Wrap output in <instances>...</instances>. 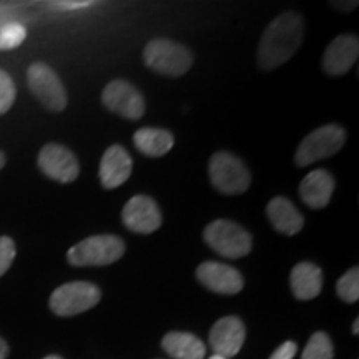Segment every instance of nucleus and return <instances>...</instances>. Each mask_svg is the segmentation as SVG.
Returning <instances> with one entry per match:
<instances>
[{
	"mask_svg": "<svg viewBox=\"0 0 359 359\" xmlns=\"http://www.w3.org/2000/svg\"><path fill=\"white\" fill-rule=\"evenodd\" d=\"M125 253V243L115 235H95L74 245L67 253L72 266H107L118 262Z\"/></svg>",
	"mask_w": 359,
	"mask_h": 359,
	"instance_id": "7ed1b4c3",
	"label": "nucleus"
},
{
	"mask_svg": "<svg viewBox=\"0 0 359 359\" xmlns=\"http://www.w3.org/2000/svg\"><path fill=\"white\" fill-rule=\"evenodd\" d=\"M6 161H7V158H6V155L2 154V151H0V170H2L4 167H6Z\"/></svg>",
	"mask_w": 359,
	"mask_h": 359,
	"instance_id": "7c9ffc66",
	"label": "nucleus"
},
{
	"mask_svg": "<svg viewBox=\"0 0 359 359\" xmlns=\"http://www.w3.org/2000/svg\"><path fill=\"white\" fill-rule=\"evenodd\" d=\"M17 97L15 83L7 72L0 70V115L7 114L12 109Z\"/></svg>",
	"mask_w": 359,
	"mask_h": 359,
	"instance_id": "b1692460",
	"label": "nucleus"
},
{
	"mask_svg": "<svg viewBox=\"0 0 359 359\" xmlns=\"http://www.w3.org/2000/svg\"><path fill=\"white\" fill-rule=\"evenodd\" d=\"M266 213L269 223L281 235L293 236L296 233H299L304 224L303 215L298 212V208L290 200L283 198V196H276V198L269 201L266 206Z\"/></svg>",
	"mask_w": 359,
	"mask_h": 359,
	"instance_id": "f3484780",
	"label": "nucleus"
},
{
	"mask_svg": "<svg viewBox=\"0 0 359 359\" xmlns=\"http://www.w3.org/2000/svg\"><path fill=\"white\" fill-rule=\"evenodd\" d=\"M246 330L238 316H224L215 323L210 331V344L217 356L230 359L240 353L245 343Z\"/></svg>",
	"mask_w": 359,
	"mask_h": 359,
	"instance_id": "ddd939ff",
	"label": "nucleus"
},
{
	"mask_svg": "<svg viewBox=\"0 0 359 359\" xmlns=\"http://www.w3.org/2000/svg\"><path fill=\"white\" fill-rule=\"evenodd\" d=\"M27 82H29L32 93L45 109L55 111V114L65 110L67 102H69L67 90L60 77L50 67L42 64V62L30 65L29 72H27Z\"/></svg>",
	"mask_w": 359,
	"mask_h": 359,
	"instance_id": "6e6552de",
	"label": "nucleus"
},
{
	"mask_svg": "<svg viewBox=\"0 0 359 359\" xmlns=\"http://www.w3.org/2000/svg\"><path fill=\"white\" fill-rule=\"evenodd\" d=\"M43 359H62V358H58V356H47V358H43Z\"/></svg>",
	"mask_w": 359,
	"mask_h": 359,
	"instance_id": "473e14b6",
	"label": "nucleus"
},
{
	"mask_svg": "<svg viewBox=\"0 0 359 359\" xmlns=\"http://www.w3.org/2000/svg\"><path fill=\"white\" fill-rule=\"evenodd\" d=\"M346 142V132L339 125H325L313 130L299 143L294 155V163L298 167H308L316 161L326 160L343 148Z\"/></svg>",
	"mask_w": 359,
	"mask_h": 359,
	"instance_id": "39448f33",
	"label": "nucleus"
},
{
	"mask_svg": "<svg viewBox=\"0 0 359 359\" xmlns=\"http://www.w3.org/2000/svg\"><path fill=\"white\" fill-rule=\"evenodd\" d=\"M133 143L140 154L158 158V156L167 155L172 150L175 145V138L168 130L145 127L135 132Z\"/></svg>",
	"mask_w": 359,
	"mask_h": 359,
	"instance_id": "aec40b11",
	"label": "nucleus"
},
{
	"mask_svg": "<svg viewBox=\"0 0 359 359\" xmlns=\"http://www.w3.org/2000/svg\"><path fill=\"white\" fill-rule=\"evenodd\" d=\"M132 156L122 145H111L107 148V151L102 156L100 170H98V177H100L103 188L114 190V188L123 185L132 175Z\"/></svg>",
	"mask_w": 359,
	"mask_h": 359,
	"instance_id": "2eb2a0df",
	"label": "nucleus"
},
{
	"mask_svg": "<svg viewBox=\"0 0 359 359\" xmlns=\"http://www.w3.org/2000/svg\"><path fill=\"white\" fill-rule=\"evenodd\" d=\"M7 356H8V346L6 341L0 338V359H7Z\"/></svg>",
	"mask_w": 359,
	"mask_h": 359,
	"instance_id": "c85d7f7f",
	"label": "nucleus"
},
{
	"mask_svg": "<svg viewBox=\"0 0 359 359\" xmlns=\"http://www.w3.org/2000/svg\"><path fill=\"white\" fill-rule=\"evenodd\" d=\"M52 6H57L62 11H74V8H83L92 6V2H85V0H82V2H55Z\"/></svg>",
	"mask_w": 359,
	"mask_h": 359,
	"instance_id": "bb28decb",
	"label": "nucleus"
},
{
	"mask_svg": "<svg viewBox=\"0 0 359 359\" xmlns=\"http://www.w3.org/2000/svg\"><path fill=\"white\" fill-rule=\"evenodd\" d=\"M161 346L173 359H205L206 348L198 336L172 331L161 339Z\"/></svg>",
	"mask_w": 359,
	"mask_h": 359,
	"instance_id": "6ab92c4d",
	"label": "nucleus"
},
{
	"mask_svg": "<svg viewBox=\"0 0 359 359\" xmlns=\"http://www.w3.org/2000/svg\"><path fill=\"white\" fill-rule=\"evenodd\" d=\"M203 238L206 245L223 258H243L253 248V238L250 233L230 219H215L205 228Z\"/></svg>",
	"mask_w": 359,
	"mask_h": 359,
	"instance_id": "20e7f679",
	"label": "nucleus"
},
{
	"mask_svg": "<svg viewBox=\"0 0 359 359\" xmlns=\"http://www.w3.org/2000/svg\"><path fill=\"white\" fill-rule=\"evenodd\" d=\"M353 334H359V318L354 320V325H353Z\"/></svg>",
	"mask_w": 359,
	"mask_h": 359,
	"instance_id": "c756f323",
	"label": "nucleus"
},
{
	"mask_svg": "<svg viewBox=\"0 0 359 359\" xmlns=\"http://www.w3.org/2000/svg\"><path fill=\"white\" fill-rule=\"evenodd\" d=\"M331 6H338L336 8H341V11H354V8H356V6L358 4L356 2H348V4H344V2H336V4H331Z\"/></svg>",
	"mask_w": 359,
	"mask_h": 359,
	"instance_id": "cd10ccee",
	"label": "nucleus"
},
{
	"mask_svg": "<svg viewBox=\"0 0 359 359\" xmlns=\"http://www.w3.org/2000/svg\"><path fill=\"white\" fill-rule=\"evenodd\" d=\"M210 359H224V358H222V356H217V354H213V356L210 358Z\"/></svg>",
	"mask_w": 359,
	"mask_h": 359,
	"instance_id": "2f4dec72",
	"label": "nucleus"
},
{
	"mask_svg": "<svg viewBox=\"0 0 359 359\" xmlns=\"http://www.w3.org/2000/svg\"><path fill=\"white\" fill-rule=\"evenodd\" d=\"M291 291L298 299L308 302L316 298L323 290V271L318 264L303 262L293 268L290 276Z\"/></svg>",
	"mask_w": 359,
	"mask_h": 359,
	"instance_id": "a211bd4d",
	"label": "nucleus"
},
{
	"mask_svg": "<svg viewBox=\"0 0 359 359\" xmlns=\"http://www.w3.org/2000/svg\"><path fill=\"white\" fill-rule=\"evenodd\" d=\"M27 39V30L22 24L12 22L0 29V50H12L24 43Z\"/></svg>",
	"mask_w": 359,
	"mask_h": 359,
	"instance_id": "5701e85b",
	"label": "nucleus"
},
{
	"mask_svg": "<svg viewBox=\"0 0 359 359\" xmlns=\"http://www.w3.org/2000/svg\"><path fill=\"white\" fill-rule=\"evenodd\" d=\"M334 358V348L331 343L330 336L323 331L314 333L309 338L306 348L302 354V359H333Z\"/></svg>",
	"mask_w": 359,
	"mask_h": 359,
	"instance_id": "412c9836",
	"label": "nucleus"
},
{
	"mask_svg": "<svg viewBox=\"0 0 359 359\" xmlns=\"http://www.w3.org/2000/svg\"><path fill=\"white\" fill-rule=\"evenodd\" d=\"M39 168L48 178L60 183H72L79 178L80 165L69 148L58 143H47L39 154Z\"/></svg>",
	"mask_w": 359,
	"mask_h": 359,
	"instance_id": "9d476101",
	"label": "nucleus"
},
{
	"mask_svg": "<svg viewBox=\"0 0 359 359\" xmlns=\"http://www.w3.org/2000/svg\"><path fill=\"white\" fill-rule=\"evenodd\" d=\"M210 180L223 195H241L251 185V175L236 155L218 151L210 160Z\"/></svg>",
	"mask_w": 359,
	"mask_h": 359,
	"instance_id": "423d86ee",
	"label": "nucleus"
},
{
	"mask_svg": "<svg viewBox=\"0 0 359 359\" xmlns=\"http://www.w3.org/2000/svg\"><path fill=\"white\" fill-rule=\"evenodd\" d=\"M296 353H298L296 343H293V341H286V343H283L281 346L269 356V359H293Z\"/></svg>",
	"mask_w": 359,
	"mask_h": 359,
	"instance_id": "a878e982",
	"label": "nucleus"
},
{
	"mask_svg": "<svg viewBox=\"0 0 359 359\" xmlns=\"http://www.w3.org/2000/svg\"><path fill=\"white\" fill-rule=\"evenodd\" d=\"M336 293L344 303H356L359 299V269L354 266L344 273L336 283Z\"/></svg>",
	"mask_w": 359,
	"mask_h": 359,
	"instance_id": "4be33fe9",
	"label": "nucleus"
},
{
	"mask_svg": "<svg viewBox=\"0 0 359 359\" xmlns=\"http://www.w3.org/2000/svg\"><path fill=\"white\" fill-rule=\"evenodd\" d=\"M196 278L205 288L218 294H236L243 290L245 280L233 266L218 262H205L196 269Z\"/></svg>",
	"mask_w": 359,
	"mask_h": 359,
	"instance_id": "f8f14e48",
	"label": "nucleus"
},
{
	"mask_svg": "<svg viewBox=\"0 0 359 359\" xmlns=\"http://www.w3.org/2000/svg\"><path fill=\"white\" fill-rule=\"evenodd\" d=\"M334 191V178L326 170L318 168L309 172L299 185V195L309 208H325Z\"/></svg>",
	"mask_w": 359,
	"mask_h": 359,
	"instance_id": "dca6fc26",
	"label": "nucleus"
},
{
	"mask_svg": "<svg viewBox=\"0 0 359 359\" xmlns=\"http://www.w3.org/2000/svg\"><path fill=\"white\" fill-rule=\"evenodd\" d=\"M303 19L296 12L278 15L264 30L258 47V65L263 70L281 67L294 55L303 42Z\"/></svg>",
	"mask_w": 359,
	"mask_h": 359,
	"instance_id": "f257e3e1",
	"label": "nucleus"
},
{
	"mask_svg": "<svg viewBox=\"0 0 359 359\" xmlns=\"http://www.w3.org/2000/svg\"><path fill=\"white\" fill-rule=\"evenodd\" d=\"M15 255V241L11 236H0V276L6 275L7 269L12 266Z\"/></svg>",
	"mask_w": 359,
	"mask_h": 359,
	"instance_id": "393cba45",
	"label": "nucleus"
},
{
	"mask_svg": "<svg viewBox=\"0 0 359 359\" xmlns=\"http://www.w3.org/2000/svg\"><path fill=\"white\" fill-rule=\"evenodd\" d=\"M143 62L148 69L167 77H182L193 65V55L185 45L168 39H155L147 43Z\"/></svg>",
	"mask_w": 359,
	"mask_h": 359,
	"instance_id": "f03ea898",
	"label": "nucleus"
},
{
	"mask_svg": "<svg viewBox=\"0 0 359 359\" xmlns=\"http://www.w3.org/2000/svg\"><path fill=\"white\" fill-rule=\"evenodd\" d=\"M123 224L138 235H150L161 226V212L150 196L137 195L123 206Z\"/></svg>",
	"mask_w": 359,
	"mask_h": 359,
	"instance_id": "9b49d317",
	"label": "nucleus"
},
{
	"mask_svg": "<svg viewBox=\"0 0 359 359\" xmlns=\"http://www.w3.org/2000/svg\"><path fill=\"white\" fill-rule=\"evenodd\" d=\"M102 103L107 110L127 120H138L145 114V100L135 85L125 80H114L103 88Z\"/></svg>",
	"mask_w": 359,
	"mask_h": 359,
	"instance_id": "1a4fd4ad",
	"label": "nucleus"
},
{
	"mask_svg": "<svg viewBox=\"0 0 359 359\" xmlns=\"http://www.w3.org/2000/svg\"><path fill=\"white\" fill-rule=\"evenodd\" d=\"M102 291L87 281H74L58 286L50 296V309L57 316H77L100 303Z\"/></svg>",
	"mask_w": 359,
	"mask_h": 359,
	"instance_id": "0eeeda50",
	"label": "nucleus"
},
{
	"mask_svg": "<svg viewBox=\"0 0 359 359\" xmlns=\"http://www.w3.org/2000/svg\"><path fill=\"white\" fill-rule=\"evenodd\" d=\"M359 55V40L356 35H339L327 45L323 55V70L327 75L341 77L356 64Z\"/></svg>",
	"mask_w": 359,
	"mask_h": 359,
	"instance_id": "4468645a",
	"label": "nucleus"
}]
</instances>
